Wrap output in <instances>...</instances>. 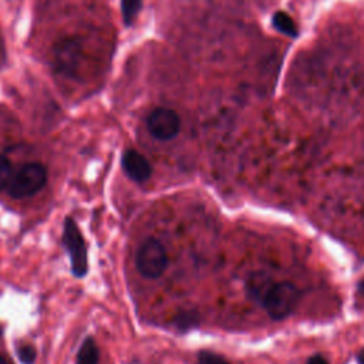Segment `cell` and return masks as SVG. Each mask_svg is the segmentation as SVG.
<instances>
[{"label": "cell", "instance_id": "obj_13", "mask_svg": "<svg viewBox=\"0 0 364 364\" xmlns=\"http://www.w3.org/2000/svg\"><path fill=\"white\" fill-rule=\"evenodd\" d=\"M198 364H229L222 355L210 353V351H200L198 354Z\"/></svg>", "mask_w": 364, "mask_h": 364}, {"label": "cell", "instance_id": "obj_14", "mask_svg": "<svg viewBox=\"0 0 364 364\" xmlns=\"http://www.w3.org/2000/svg\"><path fill=\"white\" fill-rule=\"evenodd\" d=\"M17 357L23 364H33L36 360V350L31 346L17 348Z\"/></svg>", "mask_w": 364, "mask_h": 364}, {"label": "cell", "instance_id": "obj_16", "mask_svg": "<svg viewBox=\"0 0 364 364\" xmlns=\"http://www.w3.org/2000/svg\"><path fill=\"white\" fill-rule=\"evenodd\" d=\"M357 360H358V363H360V364H364V347L358 351V354H357Z\"/></svg>", "mask_w": 364, "mask_h": 364}, {"label": "cell", "instance_id": "obj_10", "mask_svg": "<svg viewBox=\"0 0 364 364\" xmlns=\"http://www.w3.org/2000/svg\"><path fill=\"white\" fill-rule=\"evenodd\" d=\"M273 24L279 31H282L287 36H296V33H297L294 21L291 20V17L289 14H286L283 11H277L273 16Z\"/></svg>", "mask_w": 364, "mask_h": 364}, {"label": "cell", "instance_id": "obj_18", "mask_svg": "<svg viewBox=\"0 0 364 364\" xmlns=\"http://www.w3.org/2000/svg\"><path fill=\"white\" fill-rule=\"evenodd\" d=\"M0 364H9V361L1 354H0Z\"/></svg>", "mask_w": 364, "mask_h": 364}, {"label": "cell", "instance_id": "obj_11", "mask_svg": "<svg viewBox=\"0 0 364 364\" xmlns=\"http://www.w3.org/2000/svg\"><path fill=\"white\" fill-rule=\"evenodd\" d=\"M141 7V0H122V17L125 24H131Z\"/></svg>", "mask_w": 364, "mask_h": 364}, {"label": "cell", "instance_id": "obj_9", "mask_svg": "<svg viewBox=\"0 0 364 364\" xmlns=\"http://www.w3.org/2000/svg\"><path fill=\"white\" fill-rule=\"evenodd\" d=\"M98 360L100 351L95 341L91 337H87L78 350L75 364H98Z\"/></svg>", "mask_w": 364, "mask_h": 364}, {"label": "cell", "instance_id": "obj_2", "mask_svg": "<svg viewBox=\"0 0 364 364\" xmlns=\"http://www.w3.org/2000/svg\"><path fill=\"white\" fill-rule=\"evenodd\" d=\"M47 182V171L38 162L26 164L20 171L10 179L7 188L9 195L21 199L36 195L43 189Z\"/></svg>", "mask_w": 364, "mask_h": 364}, {"label": "cell", "instance_id": "obj_7", "mask_svg": "<svg viewBox=\"0 0 364 364\" xmlns=\"http://www.w3.org/2000/svg\"><path fill=\"white\" fill-rule=\"evenodd\" d=\"M122 168L128 178L135 182H145L152 173V166L148 159L135 149H128L124 152Z\"/></svg>", "mask_w": 364, "mask_h": 364}, {"label": "cell", "instance_id": "obj_17", "mask_svg": "<svg viewBox=\"0 0 364 364\" xmlns=\"http://www.w3.org/2000/svg\"><path fill=\"white\" fill-rule=\"evenodd\" d=\"M357 289H358V293L360 294H363L364 296V279L358 283V286H357Z\"/></svg>", "mask_w": 364, "mask_h": 364}, {"label": "cell", "instance_id": "obj_8", "mask_svg": "<svg viewBox=\"0 0 364 364\" xmlns=\"http://www.w3.org/2000/svg\"><path fill=\"white\" fill-rule=\"evenodd\" d=\"M273 284H274V282L272 280V277L269 274H266L263 272H256L247 279L246 289H247V293L250 294L252 299L262 303L266 293L270 290V287Z\"/></svg>", "mask_w": 364, "mask_h": 364}, {"label": "cell", "instance_id": "obj_5", "mask_svg": "<svg viewBox=\"0 0 364 364\" xmlns=\"http://www.w3.org/2000/svg\"><path fill=\"white\" fill-rule=\"evenodd\" d=\"M146 127L154 138L159 141H169L178 135L181 129V118L173 109L158 107L149 112Z\"/></svg>", "mask_w": 364, "mask_h": 364}, {"label": "cell", "instance_id": "obj_4", "mask_svg": "<svg viewBox=\"0 0 364 364\" xmlns=\"http://www.w3.org/2000/svg\"><path fill=\"white\" fill-rule=\"evenodd\" d=\"M63 243L70 255L71 270L75 277L85 276L88 270V257L85 240L71 218H65L64 230H63Z\"/></svg>", "mask_w": 364, "mask_h": 364}, {"label": "cell", "instance_id": "obj_12", "mask_svg": "<svg viewBox=\"0 0 364 364\" xmlns=\"http://www.w3.org/2000/svg\"><path fill=\"white\" fill-rule=\"evenodd\" d=\"M11 179V162L0 155V191L4 189Z\"/></svg>", "mask_w": 364, "mask_h": 364}, {"label": "cell", "instance_id": "obj_6", "mask_svg": "<svg viewBox=\"0 0 364 364\" xmlns=\"http://www.w3.org/2000/svg\"><path fill=\"white\" fill-rule=\"evenodd\" d=\"M81 61V46L73 38L60 41L54 50V63L58 73L74 75Z\"/></svg>", "mask_w": 364, "mask_h": 364}, {"label": "cell", "instance_id": "obj_1", "mask_svg": "<svg viewBox=\"0 0 364 364\" xmlns=\"http://www.w3.org/2000/svg\"><path fill=\"white\" fill-rule=\"evenodd\" d=\"M300 299V289L291 282L274 283L262 300V306L273 320L286 318L293 313Z\"/></svg>", "mask_w": 364, "mask_h": 364}, {"label": "cell", "instance_id": "obj_3", "mask_svg": "<svg viewBox=\"0 0 364 364\" xmlns=\"http://www.w3.org/2000/svg\"><path fill=\"white\" fill-rule=\"evenodd\" d=\"M168 266L166 250L162 243L154 237L144 240L136 252V269L148 279L159 277Z\"/></svg>", "mask_w": 364, "mask_h": 364}, {"label": "cell", "instance_id": "obj_15", "mask_svg": "<svg viewBox=\"0 0 364 364\" xmlns=\"http://www.w3.org/2000/svg\"><path fill=\"white\" fill-rule=\"evenodd\" d=\"M307 364H330V363L327 361L326 357H323V355H320V354H314V355H311V357L307 360Z\"/></svg>", "mask_w": 364, "mask_h": 364}]
</instances>
